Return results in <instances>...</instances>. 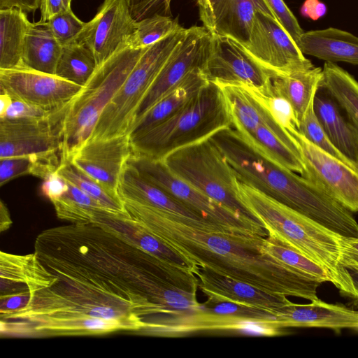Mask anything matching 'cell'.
I'll return each instance as SVG.
<instances>
[{"instance_id":"3957f363","label":"cell","mask_w":358,"mask_h":358,"mask_svg":"<svg viewBox=\"0 0 358 358\" xmlns=\"http://www.w3.org/2000/svg\"><path fill=\"white\" fill-rule=\"evenodd\" d=\"M237 195L268 236L321 265L343 296L353 303L357 301L352 278L341 262V235L238 180Z\"/></svg>"},{"instance_id":"d6986e66","label":"cell","mask_w":358,"mask_h":358,"mask_svg":"<svg viewBox=\"0 0 358 358\" xmlns=\"http://www.w3.org/2000/svg\"><path fill=\"white\" fill-rule=\"evenodd\" d=\"M277 318L281 329L319 327L358 330V310L343 304L328 303L320 299L307 304L292 303L279 312Z\"/></svg>"},{"instance_id":"f1b7e54d","label":"cell","mask_w":358,"mask_h":358,"mask_svg":"<svg viewBox=\"0 0 358 358\" xmlns=\"http://www.w3.org/2000/svg\"><path fill=\"white\" fill-rule=\"evenodd\" d=\"M243 138L268 159L301 176L303 174L305 169L301 157L267 125L259 124Z\"/></svg>"},{"instance_id":"484cf974","label":"cell","mask_w":358,"mask_h":358,"mask_svg":"<svg viewBox=\"0 0 358 358\" xmlns=\"http://www.w3.org/2000/svg\"><path fill=\"white\" fill-rule=\"evenodd\" d=\"M31 24L27 13L13 7L0 9V69L22 63L25 37Z\"/></svg>"},{"instance_id":"f35d334b","label":"cell","mask_w":358,"mask_h":358,"mask_svg":"<svg viewBox=\"0 0 358 358\" xmlns=\"http://www.w3.org/2000/svg\"><path fill=\"white\" fill-rule=\"evenodd\" d=\"M36 158L18 156L0 158V186L15 178L34 174Z\"/></svg>"},{"instance_id":"ee69618b","label":"cell","mask_w":358,"mask_h":358,"mask_svg":"<svg viewBox=\"0 0 358 358\" xmlns=\"http://www.w3.org/2000/svg\"><path fill=\"white\" fill-rule=\"evenodd\" d=\"M41 193L52 201L62 196L69 189L67 181L56 171L43 180Z\"/></svg>"},{"instance_id":"9c48e42d","label":"cell","mask_w":358,"mask_h":358,"mask_svg":"<svg viewBox=\"0 0 358 358\" xmlns=\"http://www.w3.org/2000/svg\"><path fill=\"white\" fill-rule=\"evenodd\" d=\"M133 164L148 180L215 225L229 231L267 236L261 223L248 220L173 175L162 160L131 155Z\"/></svg>"},{"instance_id":"74e56055","label":"cell","mask_w":358,"mask_h":358,"mask_svg":"<svg viewBox=\"0 0 358 358\" xmlns=\"http://www.w3.org/2000/svg\"><path fill=\"white\" fill-rule=\"evenodd\" d=\"M85 23L72 10L59 13L45 22L62 45L74 41L83 29Z\"/></svg>"},{"instance_id":"bcb514c9","label":"cell","mask_w":358,"mask_h":358,"mask_svg":"<svg viewBox=\"0 0 358 358\" xmlns=\"http://www.w3.org/2000/svg\"><path fill=\"white\" fill-rule=\"evenodd\" d=\"M341 257V262L347 265H358V237L340 238Z\"/></svg>"},{"instance_id":"836d02e7","label":"cell","mask_w":358,"mask_h":358,"mask_svg":"<svg viewBox=\"0 0 358 358\" xmlns=\"http://www.w3.org/2000/svg\"><path fill=\"white\" fill-rule=\"evenodd\" d=\"M264 248L279 260L307 277L322 283L331 282L330 276L321 265L268 236L264 238Z\"/></svg>"},{"instance_id":"8d00e7d4","label":"cell","mask_w":358,"mask_h":358,"mask_svg":"<svg viewBox=\"0 0 358 358\" xmlns=\"http://www.w3.org/2000/svg\"><path fill=\"white\" fill-rule=\"evenodd\" d=\"M275 120L286 130L297 129L298 122L290 102L283 96L274 92L270 87L259 90L255 88Z\"/></svg>"},{"instance_id":"e575fe53","label":"cell","mask_w":358,"mask_h":358,"mask_svg":"<svg viewBox=\"0 0 358 358\" xmlns=\"http://www.w3.org/2000/svg\"><path fill=\"white\" fill-rule=\"evenodd\" d=\"M200 309L205 313L236 317L281 329L276 315L260 308L208 299L205 303H201Z\"/></svg>"},{"instance_id":"2e32d148","label":"cell","mask_w":358,"mask_h":358,"mask_svg":"<svg viewBox=\"0 0 358 358\" xmlns=\"http://www.w3.org/2000/svg\"><path fill=\"white\" fill-rule=\"evenodd\" d=\"M133 154L129 134L88 140L69 162L108 189L117 192L120 175Z\"/></svg>"},{"instance_id":"f546056e","label":"cell","mask_w":358,"mask_h":358,"mask_svg":"<svg viewBox=\"0 0 358 358\" xmlns=\"http://www.w3.org/2000/svg\"><path fill=\"white\" fill-rule=\"evenodd\" d=\"M57 172L67 182L99 202L114 216L129 217L118 193L105 187L70 162L61 164Z\"/></svg>"},{"instance_id":"ab89813d","label":"cell","mask_w":358,"mask_h":358,"mask_svg":"<svg viewBox=\"0 0 358 358\" xmlns=\"http://www.w3.org/2000/svg\"><path fill=\"white\" fill-rule=\"evenodd\" d=\"M203 25L210 33L215 27L232 0H196Z\"/></svg>"},{"instance_id":"52a82bcc","label":"cell","mask_w":358,"mask_h":358,"mask_svg":"<svg viewBox=\"0 0 358 358\" xmlns=\"http://www.w3.org/2000/svg\"><path fill=\"white\" fill-rule=\"evenodd\" d=\"M186 29L181 27L146 49L101 114L88 140L129 134L140 103Z\"/></svg>"},{"instance_id":"7dc6e473","label":"cell","mask_w":358,"mask_h":358,"mask_svg":"<svg viewBox=\"0 0 358 358\" xmlns=\"http://www.w3.org/2000/svg\"><path fill=\"white\" fill-rule=\"evenodd\" d=\"M40 6V0H0V9L16 7L24 13H34Z\"/></svg>"},{"instance_id":"7402d4cb","label":"cell","mask_w":358,"mask_h":358,"mask_svg":"<svg viewBox=\"0 0 358 358\" xmlns=\"http://www.w3.org/2000/svg\"><path fill=\"white\" fill-rule=\"evenodd\" d=\"M297 45L303 54L325 62L358 64V37L338 28L303 32Z\"/></svg>"},{"instance_id":"4316f807","label":"cell","mask_w":358,"mask_h":358,"mask_svg":"<svg viewBox=\"0 0 358 358\" xmlns=\"http://www.w3.org/2000/svg\"><path fill=\"white\" fill-rule=\"evenodd\" d=\"M258 12L275 17L267 0H232L213 33L227 36L244 45Z\"/></svg>"},{"instance_id":"8fae6325","label":"cell","mask_w":358,"mask_h":358,"mask_svg":"<svg viewBox=\"0 0 358 358\" xmlns=\"http://www.w3.org/2000/svg\"><path fill=\"white\" fill-rule=\"evenodd\" d=\"M288 132L296 142L304 165L301 176L317 185L352 213H358V172L321 150L297 129Z\"/></svg>"},{"instance_id":"603a6c76","label":"cell","mask_w":358,"mask_h":358,"mask_svg":"<svg viewBox=\"0 0 358 358\" xmlns=\"http://www.w3.org/2000/svg\"><path fill=\"white\" fill-rule=\"evenodd\" d=\"M313 108L331 143L358 171V131L350 121L344 119L338 105L326 91L322 93L318 90Z\"/></svg>"},{"instance_id":"d6a6232c","label":"cell","mask_w":358,"mask_h":358,"mask_svg":"<svg viewBox=\"0 0 358 358\" xmlns=\"http://www.w3.org/2000/svg\"><path fill=\"white\" fill-rule=\"evenodd\" d=\"M181 26L178 19L171 16L155 14L136 22L134 33L129 37L126 45L141 49L148 48L175 32Z\"/></svg>"},{"instance_id":"b9f144b4","label":"cell","mask_w":358,"mask_h":358,"mask_svg":"<svg viewBox=\"0 0 358 358\" xmlns=\"http://www.w3.org/2000/svg\"><path fill=\"white\" fill-rule=\"evenodd\" d=\"M172 0H145L131 8L133 18L138 21L155 14L170 16Z\"/></svg>"},{"instance_id":"8992f818","label":"cell","mask_w":358,"mask_h":358,"mask_svg":"<svg viewBox=\"0 0 358 358\" xmlns=\"http://www.w3.org/2000/svg\"><path fill=\"white\" fill-rule=\"evenodd\" d=\"M162 161L178 178L235 213L261 223L239 200L235 173L210 138L176 150Z\"/></svg>"},{"instance_id":"30bf717a","label":"cell","mask_w":358,"mask_h":358,"mask_svg":"<svg viewBox=\"0 0 358 358\" xmlns=\"http://www.w3.org/2000/svg\"><path fill=\"white\" fill-rule=\"evenodd\" d=\"M243 46L271 76L314 66L277 19L264 13L256 14L248 41Z\"/></svg>"},{"instance_id":"6da1fadb","label":"cell","mask_w":358,"mask_h":358,"mask_svg":"<svg viewBox=\"0 0 358 358\" xmlns=\"http://www.w3.org/2000/svg\"><path fill=\"white\" fill-rule=\"evenodd\" d=\"M188 273L109 218L43 231L24 279L27 303L4 318L18 337L144 334L187 306Z\"/></svg>"},{"instance_id":"60d3db41","label":"cell","mask_w":358,"mask_h":358,"mask_svg":"<svg viewBox=\"0 0 358 358\" xmlns=\"http://www.w3.org/2000/svg\"><path fill=\"white\" fill-rule=\"evenodd\" d=\"M273 12L281 26L297 44L304 32L296 18L283 0H267Z\"/></svg>"},{"instance_id":"ba28073f","label":"cell","mask_w":358,"mask_h":358,"mask_svg":"<svg viewBox=\"0 0 358 358\" xmlns=\"http://www.w3.org/2000/svg\"><path fill=\"white\" fill-rule=\"evenodd\" d=\"M69 103L44 117L0 119V158L31 156L43 166L58 169Z\"/></svg>"},{"instance_id":"cb8c5ba5","label":"cell","mask_w":358,"mask_h":358,"mask_svg":"<svg viewBox=\"0 0 358 358\" xmlns=\"http://www.w3.org/2000/svg\"><path fill=\"white\" fill-rule=\"evenodd\" d=\"M322 79V69L315 66L286 76H271V90L290 102L294 110L298 127L313 103L321 87Z\"/></svg>"},{"instance_id":"e0dca14e","label":"cell","mask_w":358,"mask_h":358,"mask_svg":"<svg viewBox=\"0 0 358 358\" xmlns=\"http://www.w3.org/2000/svg\"><path fill=\"white\" fill-rule=\"evenodd\" d=\"M192 272L197 278L199 288L208 299L260 308L276 316L284 307L292 303L285 295L263 290L206 267L194 265Z\"/></svg>"},{"instance_id":"816d5d0a","label":"cell","mask_w":358,"mask_h":358,"mask_svg":"<svg viewBox=\"0 0 358 358\" xmlns=\"http://www.w3.org/2000/svg\"><path fill=\"white\" fill-rule=\"evenodd\" d=\"M345 268L348 271L358 294V265H347ZM354 305L358 307V299Z\"/></svg>"},{"instance_id":"f5cc1de1","label":"cell","mask_w":358,"mask_h":358,"mask_svg":"<svg viewBox=\"0 0 358 358\" xmlns=\"http://www.w3.org/2000/svg\"><path fill=\"white\" fill-rule=\"evenodd\" d=\"M144 1L145 0H129L131 7L138 5Z\"/></svg>"},{"instance_id":"44dd1931","label":"cell","mask_w":358,"mask_h":358,"mask_svg":"<svg viewBox=\"0 0 358 358\" xmlns=\"http://www.w3.org/2000/svg\"><path fill=\"white\" fill-rule=\"evenodd\" d=\"M203 70L188 75L179 85L166 93L136 121L130 138L138 136L162 123L182 110L208 83Z\"/></svg>"},{"instance_id":"9a60e30c","label":"cell","mask_w":358,"mask_h":358,"mask_svg":"<svg viewBox=\"0 0 358 358\" xmlns=\"http://www.w3.org/2000/svg\"><path fill=\"white\" fill-rule=\"evenodd\" d=\"M136 22L129 0H103L74 41L88 48L99 66L126 44Z\"/></svg>"},{"instance_id":"1f68e13d","label":"cell","mask_w":358,"mask_h":358,"mask_svg":"<svg viewBox=\"0 0 358 358\" xmlns=\"http://www.w3.org/2000/svg\"><path fill=\"white\" fill-rule=\"evenodd\" d=\"M98 65L91 50L76 41L62 45L55 75L84 86Z\"/></svg>"},{"instance_id":"5bb4252c","label":"cell","mask_w":358,"mask_h":358,"mask_svg":"<svg viewBox=\"0 0 358 358\" xmlns=\"http://www.w3.org/2000/svg\"><path fill=\"white\" fill-rule=\"evenodd\" d=\"M82 87L56 75L32 69L23 63L0 69V91L45 110H53L68 104Z\"/></svg>"},{"instance_id":"c3c4849f","label":"cell","mask_w":358,"mask_h":358,"mask_svg":"<svg viewBox=\"0 0 358 358\" xmlns=\"http://www.w3.org/2000/svg\"><path fill=\"white\" fill-rule=\"evenodd\" d=\"M301 14L313 20H317L326 13V6L318 0H306L301 9Z\"/></svg>"},{"instance_id":"5b68a950","label":"cell","mask_w":358,"mask_h":358,"mask_svg":"<svg viewBox=\"0 0 358 358\" xmlns=\"http://www.w3.org/2000/svg\"><path fill=\"white\" fill-rule=\"evenodd\" d=\"M147 48L122 45L97 66L69 102L63 122L61 164L69 162L73 153L88 140L101 114Z\"/></svg>"},{"instance_id":"681fc988","label":"cell","mask_w":358,"mask_h":358,"mask_svg":"<svg viewBox=\"0 0 358 358\" xmlns=\"http://www.w3.org/2000/svg\"><path fill=\"white\" fill-rule=\"evenodd\" d=\"M0 218L1 231H3V230H6L8 228H9L12 221L9 212L2 201H1L0 207Z\"/></svg>"},{"instance_id":"f907efd6","label":"cell","mask_w":358,"mask_h":358,"mask_svg":"<svg viewBox=\"0 0 358 358\" xmlns=\"http://www.w3.org/2000/svg\"><path fill=\"white\" fill-rule=\"evenodd\" d=\"M12 102V97L7 93L0 91V117H3L7 108Z\"/></svg>"},{"instance_id":"7a4b0ae2","label":"cell","mask_w":358,"mask_h":358,"mask_svg":"<svg viewBox=\"0 0 358 358\" xmlns=\"http://www.w3.org/2000/svg\"><path fill=\"white\" fill-rule=\"evenodd\" d=\"M128 220L172 248L191 264L263 290L318 299L321 282L279 260L264 248V236L224 230L151 206L123 200Z\"/></svg>"},{"instance_id":"83f0119b","label":"cell","mask_w":358,"mask_h":358,"mask_svg":"<svg viewBox=\"0 0 358 358\" xmlns=\"http://www.w3.org/2000/svg\"><path fill=\"white\" fill-rule=\"evenodd\" d=\"M320 87L346 113L358 131V81L336 63L325 62Z\"/></svg>"},{"instance_id":"d4e9b609","label":"cell","mask_w":358,"mask_h":358,"mask_svg":"<svg viewBox=\"0 0 358 358\" xmlns=\"http://www.w3.org/2000/svg\"><path fill=\"white\" fill-rule=\"evenodd\" d=\"M62 45L45 22H31L26 34L22 63L36 71L55 75Z\"/></svg>"},{"instance_id":"4fadbf2b","label":"cell","mask_w":358,"mask_h":358,"mask_svg":"<svg viewBox=\"0 0 358 358\" xmlns=\"http://www.w3.org/2000/svg\"><path fill=\"white\" fill-rule=\"evenodd\" d=\"M210 36V32L203 26L187 28L184 37L164 64L140 103L134 122L192 72L203 70Z\"/></svg>"},{"instance_id":"277c9868","label":"cell","mask_w":358,"mask_h":358,"mask_svg":"<svg viewBox=\"0 0 358 358\" xmlns=\"http://www.w3.org/2000/svg\"><path fill=\"white\" fill-rule=\"evenodd\" d=\"M231 127L222 89L208 82L175 115L138 136L130 138L133 155L162 160L184 146L210 138Z\"/></svg>"},{"instance_id":"7c38bea8","label":"cell","mask_w":358,"mask_h":358,"mask_svg":"<svg viewBox=\"0 0 358 358\" xmlns=\"http://www.w3.org/2000/svg\"><path fill=\"white\" fill-rule=\"evenodd\" d=\"M203 72L209 82L218 85H245L259 90L267 89L271 75L238 41L225 35L210 33Z\"/></svg>"},{"instance_id":"7bdbcfd3","label":"cell","mask_w":358,"mask_h":358,"mask_svg":"<svg viewBox=\"0 0 358 358\" xmlns=\"http://www.w3.org/2000/svg\"><path fill=\"white\" fill-rule=\"evenodd\" d=\"M56 110V109H55ZM53 110H45L19 99L12 98V102L3 116L0 117L16 119L27 117H41L50 115Z\"/></svg>"},{"instance_id":"ffe728a7","label":"cell","mask_w":358,"mask_h":358,"mask_svg":"<svg viewBox=\"0 0 358 358\" xmlns=\"http://www.w3.org/2000/svg\"><path fill=\"white\" fill-rule=\"evenodd\" d=\"M117 192L122 200L151 206L193 220L210 222L146 179L129 161L120 175Z\"/></svg>"},{"instance_id":"ac0fdd59","label":"cell","mask_w":358,"mask_h":358,"mask_svg":"<svg viewBox=\"0 0 358 358\" xmlns=\"http://www.w3.org/2000/svg\"><path fill=\"white\" fill-rule=\"evenodd\" d=\"M219 86L227 101L231 127L241 136H246L259 124H264L301 157L298 146L290 134L272 117L254 87L245 85Z\"/></svg>"},{"instance_id":"f6af8a7d","label":"cell","mask_w":358,"mask_h":358,"mask_svg":"<svg viewBox=\"0 0 358 358\" xmlns=\"http://www.w3.org/2000/svg\"><path fill=\"white\" fill-rule=\"evenodd\" d=\"M72 0H40L41 22H47L54 16L71 10Z\"/></svg>"},{"instance_id":"4dcf8cb0","label":"cell","mask_w":358,"mask_h":358,"mask_svg":"<svg viewBox=\"0 0 358 358\" xmlns=\"http://www.w3.org/2000/svg\"><path fill=\"white\" fill-rule=\"evenodd\" d=\"M67 182L68 190L59 198L51 201L59 219L72 224H85L94 222L104 214L114 216L96 200Z\"/></svg>"},{"instance_id":"d590c367","label":"cell","mask_w":358,"mask_h":358,"mask_svg":"<svg viewBox=\"0 0 358 358\" xmlns=\"http://www.w3.org/2000/svg\"><path fill=\"white\" fill-rule=\"evenodd\" d=\"M313 103L299 123L297 130L315 145L357 171L355 166L336 149L327 137L315 113Z\"/></svg>"}]
</instances>
